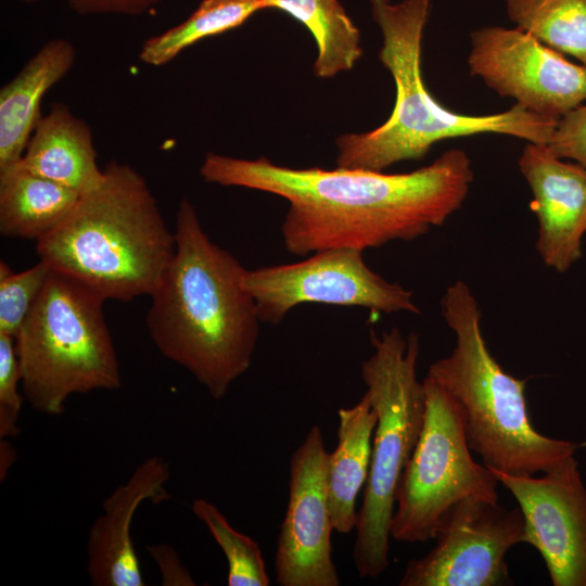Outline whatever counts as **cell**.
I'll list each match as a JSON object with an SVG mask.
<instances>
[{"mask_svg":"<svg viewBox=\"0 0 586 586\" xmlns=\"http://www.w3.org/2000/svg\"><path fill=\"white\" fill-rule=\"evenodd\" d=\"M200 174L211 183L286 200L281 235L285 250L297 256L341 247L365 252L393 241L416 240L460 208L473 181L471 161L459 149L404 174L291 168L266 157L207 153Z\"/></svg>","mask_w":586,"mask_h":586,"instance_id":"cell-1","label":"cell"},{"mask_svg":"<svg viewBox=\"0 0 586 586\" xmlns=\"http://www.w3.org/2000/svg\"><path fill=\"white\" fill-rule=\"evenodd\" d=\"M174 232L175 254L150 296L146 329L165 358L221 399L250 368L259 337L256 304L242 284L246 268L209 239L187 199Z\"/></svg>","mask_w":586,"mask_h":586,"instance_id":"cell-2","label":"cell"},{"mask_svg":"<svg viewBox=\"0 0 586 586\" xmlns=\"http://www.w3.org/2000/svg\"><path fill=\"white\" fill-rule=\"evenodd\" d=\"M101 183L36 241L41 260L105 301L151 296L176 249L144 177L126 163L105 165Z\"/></svg>","mask_w":586,"mask_h":586,"instance_id":"cell-3","label":"cell"},{"mask_svg":"<svg viewBox=\"0 0 586 586\" xmlns=\"http://www.w3.org/2000/svg\"><path fill=\"white\" fill-rule=\"evenodd\" d=\"M432 0H370L381 29L379 59L391 73L396 98L392 114L375 129L345 133L336 139L337 167L383 171L403 162L423 158L444 139L494 132L531 143L547 144L556 118L531 112L515 103L489 115H466L445 106L430 93L422 78L421 52Z\"/></svg>","mask_w":586,"mask_h":586,"instance_id":"cell-4","label":"cell"},{"mask_svg":"<svg viewBox=\"0 0 586 586\" xmlns=\"http://www.w3.org/2000/svg\"><path fill=\"white\" fill-rule=\"evenodd\" d=\"M442 314L455 334L450 355L431 364L428 377L454 403L467 443L483 463L517 476L546 472L586 443L552 438L533 425L526 381L507 373L491 354L481 330V309L462 280L450 284Z\"/></svg>","mask_w":586,"mask_h":586,"instance_id":"cell-5","label":"cell"},{"mask_svg":"<svg viewBox=\"0 0 586 586\" xmlns=\"http://www.w3.org/2000/svg\"><path fill=\"white\" fill-rule=\"evenodd\" d=\"M104 302L86 285L51 270L15 337L22 392L35 410L58 416L74 394L120 387Z\"/></svg>","mask_w":586,"mask_h":586,"instance_id":"cell-6","label":"cell"},{"mask_svg":"<svg viewBox=\"0 0 586 586\" xmlns=\"http://www.w3.org/2000/svg\"><path fill=\"white\" fill-rule=\"evenodd\" d=\"M370 342L373 353L361 365V379L377 424L353 548L354 565L362 578L378 577L388 566L396 491L425 413L423 383L417 377L418 334L405 337L394 327L380 336L370 331Z\"/></svg>","mask_w":586,"mask_h":586,"instance_id":"cell-7","label":"cell"},{"mask_svg":"<svg viewBox=\"0 0 586 586\" xmlns=\"http://www.w3.org/2000/svg\"><path fill=\"white\" fill-rule=\"evenodd\" d=\"M422 383L424 421L397 486L390 530L391 538L405 543L433 539L445 513L463 498L498 499L499 482L473 459L454 403L430 377Z\"/></svg>","mask_w":586,"mask_h":586,"instance_id":"cell-8","label":"cell"},{"mask_svg":"<svg viewBox=\"0 0 586 586\" xmlns=\"http://www.w3.org/2000/svg\"><path fill=\"white\" fill-rule=\"evenodd\" d=\"M242 284L256 304L260 322L269 324L280 323L291 309L308 303L384 314L421 313L411 291L373 271L356 249H329L291 264L245 269Z\"/></svg>","mask_w":586,"mask_h":586,"instance_id":"cell-9","label":"cell"},{"mask_svg":"<svg viewBox=\"0 0 586 586\" xmlns=\"http://www.w3.org/2000/svg\"><path fill=\"white\" fill-rule=\"evenodd\" d=\"M520 508L506 509L497 500L467 497L448 509L434 539L420 559L408 561L400 586H498L512 583L507 551L523 543Z\"/></svg>","mask_w":586,"mask_h":586,"instance_id":"cell-10","label":"cell"},{"mask_svg":"<svg viewBox=\"0 0 586 586\" xmlns=\"http://www.w3.org/2000/svg\"><path fill=\"white\" fill-rule=\"evenodd\" d=\"M470 74L536 114L560 118L586 101V65L566 60L520 28L471 34Z\"/></svg>","mask_w":586,"mask_h":586,"instance_id":"cell-11","label":"cell"},{"mask_svg":"<svg viewBox=\"0 0 586 586\" xmlns=\"http://www.w3.org/2000/svg\"><path fill=\"white\" fill-rule=\"evenodd\" d=\"M517 499L523 543L542 556L553 586H586V486L574 455L540 477L493 470Z\"/></svg>","mask_w":586,"mask_h":586,"instance_id":"cell-12","label":"cell"},{"mask_svg":"<svg viewBox=\"0 0 586 586\" xmlns=\"http://www.w3.org/2000/svg\"><path fill=\"white\" fill-rule=\"evenodd\" d=\"M328 455L320 426L313 425L291 457L289 500L275 556L281 586L340 585L332 560Z\"/></svg>","mask_w":586,"mask_h":586,"instance_id":"cell-13","label":"cell"},{"mask_svg":"<svg viewBox=\"0 0 586 586\" xmlns=\"http://www.w3.org/2000/svg\"><path fill=\"white\" fill-rule=\"evenodd\" d=\"M519 168L533 193L536 251L547 267L564 272L583 255L586 168L564 162L547 144L531 142L522 151Z\"/></svg>","mask_w":586,"mask_h":586,"instance_id":"cell-14","label":"cell"},{"mask_svg":"<svg viewBox=\"0 0 586 586\" xmlns=\"http://www.w3.org/2000/svg\"><path fill=\"white\" fill-rule=\"evenodd\" d=\"M169 477L168 461L151 456L105 498L87 539V573L92 585H145L131 538V523L144 501L158 504L170 498L165 487Z\"/></svg>","mask_w":586,"mask_h":586,"instance_id":"cell-15","label":"cell"},{"mask_svg":"<svg viewBox=\"0 0 586 586\" xmlns=\"http://www.w3.org/2000/svg\"><path fill=\"white\" fill-rule=\"evenodd\" d=\"M17 165L80 194L97 188L104 177L90 126L62 102L42 114Z\"/></svg>","mask_w":586,"mask_h":586,"instance_id":"cell-16","label":"cell"},{"mask_svg":"<svg viewBox=\"0 0 586 586\" xmlns=\"http://www.w3.org/2000/svg\"><path fill=\"white\" fill-rule=\"evenodd\" d=\"M77 59L65 38L46 41L0 89V170L20 162L39 122L46 93L63 79Z\"/></svg>","mask_w":586,"mask_h":586,"instance_id":"cell-17","label":"cell"},{"mask_svg":"<svg viewBox=\"0 0 586 586\" xmlns=\"http://www.w3.org/2000/svg\"><path fill=\"white\" fill-rule=\"evenodd\" d=\"M337 416V445L328 455V499L334 531L348 534L357 524L356 499L369 473L377 413L365 393Z\"/></svg>","mask_w":586,"mask_h":586,"instance_id":"cell-18","label":"cell"},{"mask_svg":"<svg viewBox=\"0 0 586 586\" xmlns=\"http://www.w3.org/2000/svg\"><path fill=\"white\" fill-rule=\"evenodd\" d=\"M79 196L16 163L0 170V233L38 241L67 217Z\"/></svg>","mask_w":586,"mask_h":586,"instance_id":"cell-19","label":"cell"},{"mask_svg":"<svg viewBox=\"0 0 586 586\" xmlns=\"http://www.w3.org/2000/svg\"><path fill=\"white\" fill-rule=\"evenodd\" d=\"M303 24L317 46L314 73L319 78L349 71L362 55L360 31L339 0H263Z\"/></svg>","mask_w":586,"mask_h":586,"instance_id":"cell-20","label":"cell"},{"mask_svg":"<svg viewBox=\"0 0 586 586\" xmlns=\"http://www.w3.org/2000/svg\"><path fill=\"white\" fill-rule=\"evenodd\" d=\"M262 10L263 0H203L183 22L148 38L139 60L163 66L194 43L239 27Z\"/></svg>","mask_w":586,"mask_h":586,"instance_id":"cell-21","label":"cell"},{"mask_svg":"<svg viewBox=\"0 0 586 586\" xmlns=\"http://www.w3.org/2000/svg\"><path fill=\"white\" fill-rule=\"evenodd\" d=\"M518 28L586 65V0H506Z\"/></svg>","mask_w":586,"mask_h":586,"instance_id":"cell-22","label":"cell"},{"mask_svg":"<svg viewBox=\"0 0 586 586\" xmlns=\"http://www.w3.org/2000/svg\"><path fill=\"white\" fill-rule=\"evenodd\" d=\"M192 512L207 527L226 556L229 586H268L262 550L256 540L237 531L212 502L198 498L192 502Z\"/></svg>","mask_w":586,"mask_h":586,"instance_id":"cell-23","label":"cell"},{"mask_svg":"<svg viewBox=\"0 0 586 586\" xmlns=\"http://www.w3.org/2000/svg\"><path fill=\"white\" fill-rule=\"evenodd\" d=\"M51 270L41 259L21 272L0 262V334L17 336Z\"/></svg>","mask_w":586,"mask_h":586,"instance_id":"cell-24","label":"cell"},{"mask_svg":"<svg viewBox=\"0 0 586 586\" xmlns=\"http://www.w3.org/2000/svg\"><path fill=\"white\" fill-rule=\"evenodd\" d=\"M22 375L15 339L0 334V438L18 434L23 405Z\"/></svg>","mask_w":586,"mask_h":586,"instance_id":"cell-25","label":"cell"},{"mask_svg":"<svg viewBox=\"0 0 586 586\" xmlns=\"http://www.w3.org/2000/svg\"><path fill=\"white\" fill-rule=\"evenodd\" d=\"M547 146L556 156L586 168V104L558 118Z\"/></svg>","mask_w":586,"mask_h":586,"instance_id":"cell-26","label":"cell"},{"mask_svg":"<svg viewBox=\"0 0 586 586\" xmlns=\"http://www.w3.org/2000/svg\"><path fill=\"white\" fill-rule=\"evenodd\" d=\"M164 0H68L69 9L81 16H138L155 9Z\"/></svg>","mask_w":586,"mask_h":586,"instance_id":"cell-27","label":"cell"},{"mask_svg":"<svg viewBox=\"0 0 586 586\" xmlns=\"http://www.w3.org/2000/svg\"><path fill=\"white\" fill-rule=\"evenodd\" d=\"M145 549L158 568L163 586L196 585L175 548L166 544H154L148 545Z\"/></svg>","mask_w":586,"mask_h":586,"instance_id":"cell-28","label":"cell"},{"mask_svg":"<svg viewBox=\"0 0 586 586\" xmlns=\"http://www.w3.org/2000/svg\"><path fill=\"white\" fill-rule=\"evenodd\" d=\"M16 458V451L9 438H0V481L5 480Z\"/></svg>","mask_w":586,"mask_h":586,"instance_id":"cell-29","label":"cell"},{"mask_svg":"<svg viewBox=\"0 0 586 586\" xmlns=\"http://www.w3.org/2000/svg\"><path fill=\"white\" fill-rule=\"evenodd\" d=\"M23 3H26V4H33V3H36L38 0H18Z\"/></svg>","mask_w":586,"mask_h":586,"instance_id":"cell-30","label":"cell"},{"mask_svg":"<svg viewBox=\"0 0 586 586\" xmlns=\"http://www.w3.org/2000/svg\"><path fill=\"white\" fill-rule=\"evenodd\" d=\"M66 1H68V0H66Z\"/></svg>","mask_w":586,"mask_h":586,"instance_id":"cell-31","label":"cell"}]
</instances>
